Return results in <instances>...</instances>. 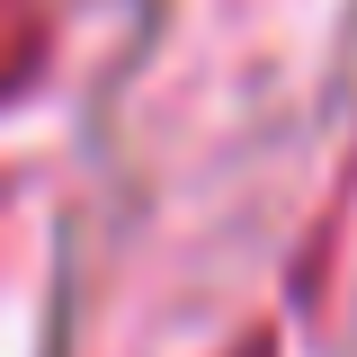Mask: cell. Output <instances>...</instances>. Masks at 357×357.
Returning <instances> with one entry per match:
<instances>
[{
  "label": "cell",
  "instance_id": "1",
  "mask_svg": "<svg viewBox=\"0 0 357 357\" xmlns=\"http://www.w3.org/2000/svg\"><path fill=\"white\" fill-rule=\"evenodd\" d=\"M45 54V18H36V0H0V89H18L27 81V63Z\"/></svg>",
  "mask_w": 357,
  "mask_h": 357
},
{
  "label": "cell",
  "instance_id": "2",
  "mask_svg": "<svg viewBox=\"0 0 357 357\" xmlns=\"http://www.w3.org/2000/svg\"><path fill=\"white\" fill-rule=\"evenodd\" d=\"M241 357H268V349H241Z\"/></svg>",
  "mask_w": 357,
  "mask_h": 357
}]
</instances>
